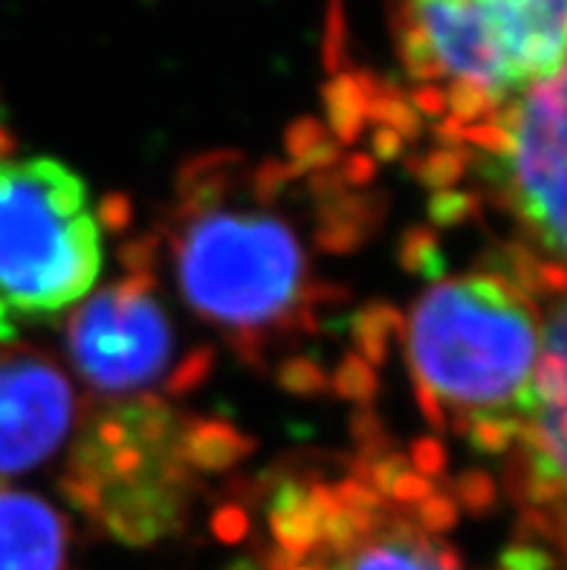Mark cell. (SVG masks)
<instances>
[{
  "mask_svg": "<svg viewBox=\"0 0 567 570\" xmlns=\"http://www.w3.org/2000/svg\"><path fill=\"white\" fill-rule=\"evenodd\" d=\"M530 273L431 284L409 316V368L426 414L483 452H510L532 403L541 316Z\"/></svg>",
  "mask_w": 567,
  "mask_h": 570,
  "instance_id": "obj_1",
  "label": "cell"
},
{
  "mask_svg": "<svg viewBox=\"0 0 567 570\" xmlns=\"http://www.w3.org/2000/svg\"><path fill=\"white\" fill-rule=\"evenodd\" d=\"M391 32L405 72L469 128L565 65L567 0H391Z\"/></svg>",
  "mask_w": 567,
  "mask_h": 570,
  "instance_id": "obj_2",
  "label": "cell"
},
{
  "mask_svg": "<svg viewBox=\"0 0 567 570\" xmlns=\"http://www.w3.org/2000/svg\"><path fill=\"white\" fill-rule=\"evenodd\" d=\"M172 246L186 304L232 340L264 342L307 322V249L278 212L197 186L180 206Z\"/></svg>",
  "mask_w": 567,
  "mask_h": 570,
  "instance_id": "obj_3",
  "label": "cell"
},
{
  "mask_svg": "<svg viewBox=\"0 0 567 570\" xmlns=\"http://www.w3.org/2000/svg\"><path fill=\"white\" fill-rule=\"evenodd\" d=\"M101 232L87 188L52 157L0 159V307L52 316L87 298Z\"/></svg>",
  "mask_w": 567,
  "mask_h": 570,
  "instance_id": "obj_4",
  "label": "cell"
},
{
  "mask_svg": "<svg viewBox=\"0 0 567 570\" xmlns=\"http://www.w3.org/2000/svg\"><path fill=\"white\" fill-rule=\"evenodd\" d=\"M186 452L172 409L154 400L119 405L81 434L65 490L119 542L151 544L180 521Z\"/></svg>",
  "mask_w": 567,
  "mask_h": 570,
  "instance_id": "obj_5",
  "label": "cell"
},
{
  "mask_svg": "<svg viewBox=\"0 0 567 570\" xmlns=\"http://www.w3.org/2000/svg\"><path fill=\"white\" fill-rule=\"evenodd\" d=\"M458 134L536 264L567 278V61Z\"/></svg>",
  "mask_w": 567,
  "mask_h": 570,
  "instance_id": "obj_6",
  "label": "cell"
},
{
  "mask_svg": "<svg viewBox=\"0 0 567 570\" xmlns=\"http://www.w3.org/2000/svg\"><path fill=\"white\" fill-rule=\"evenodd\" d=\"M385 499L356 478L278 492L275 570H463L431 521Z\"/></svg>",
  "mask_w": 567,
  "mask_h": 570,
  "instance_id": "obj_7",
  "label": "cell"
},
{
  "mask_svg": "<svg viewBox=\"0 0 567 570\" xmlns=\"http://www.w3.org/2000/svg\"><path fill=\"white\" fill-rule=\"evenodd\" d=\"M67 351L87 385L123 397L157 385L174 362V331L148 275L87 296L67 325Z\"/></svg>",
  "mask_w": 567,
  "mask_h": 570,
  "instance_id": "obj_8",
  "label": "cell"
},
{
  "mask_svg": "<svg viewBox=\"0 0 567 570\" xmlns=\"http://www.w3.org/2000/svg\"><path fill=\"white\" fill-rule=\"evenodd\" d=\"M510 452L525 515L567 562V289L541 325L532 403Z\"/></svg>",
  "mask_w": 567,
  "mask_h": 570,
  "instance_id": "obj_9",
  "label": "cell"
},
{
  "mask_svg": "<svg viewBox=\"0 0 567 570\" xmlns=\"http://www.w3.org/2000/svg\"><path fill=\"white\" fill-rule=\"evenodd\" d=\"M76 420V397L56 362L32 347H0V478L50 461Z\"/></svg>",
  "mask_w": 567,
  "mask_h": 570,
  "instance_id": "obj_10",
  "label": "cell"
},
{
  "mask_svg": "<svg viewBox=\"0 0 567 570\" xmlns=\"http://www.w3.org/2000/svg\"><path fill=\"white\" fill-rule=\"evenodd\" d=\"M0 570H70V528L50 501L0 490Z\"/></svg>",
  "mask_w": 567,
  "mask_h": 570,
  "instance_id": "obj_11",
  "label": "cell"
},
{
  "mask_svg": "<svg viewBox=\"0 0 567 570\" xmlns=\"http://www.w3.org/2000/svg\"><path fill=\"white\" fill-rule=\"evenodd\" d=\"M12 318H9V313L3 311V307H0V340H9V336H12Z\"/></svg>",
  "mask_w": 567,
  "mask_h": 570,
  "instance_id": "obj_12",
  "label": "cell"
}]
</instances>
